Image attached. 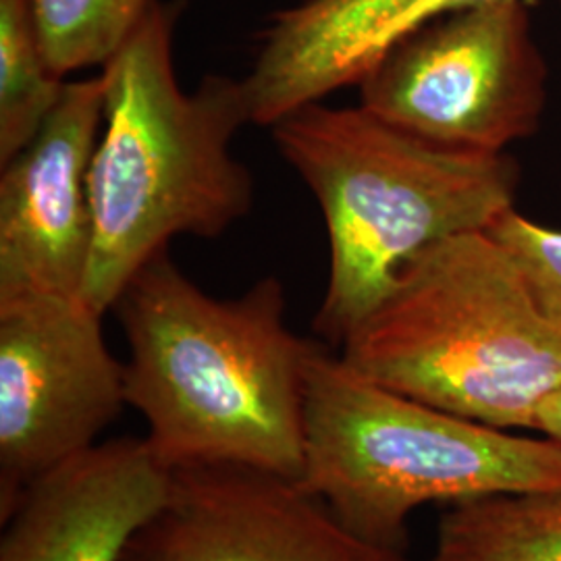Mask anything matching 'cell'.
Instances as JSON below:
<instances>
[{"label":"cell","mask_w":561,"mask_h":561,"mask_svg":"<svg viewBox=\"0 0 561 561\" xmlns=\"http://www.w3.org/2000/svg\"><path fill=\"white\" fill-rule=\"evenodd\" d=\"M121 561H403L347 530L300 479L248 466L173 470Z\"/></svg>","instance_id":"cell-8"},{"label":"cell","mask_w":561,"mask_h":561,"mask_svg":"<svg viewBox=\"0 0 561 561\" xmlns=\"http://www.w3.org/2000/svg\"><path fill=\"white\" fill-rule=\"evenodd\" d=\"M431 561H447L445 560V558H442V556H439V553H435V558H433V560Z\"/></svg>","instance_id":"cell-17"},{"label":"cell","mask_w":561,"mask_h":561,"mask_svg":"<svg viewBox=\"0 0 561 561\" xmlns=\"http://www.w3.org/2000/svg\"><path fill=\"white\" fill-rule=\"evenodd\" d=\"M65 83L44 57L32 0H0V164L36 138Z\"/></svg>","instance_id":"cell-13"},{"label":"cell","mask_w":561,"mask_h":561,"mask_svg":"<svg viewBox=\"0 0 561 561\" xmlns=\"http://www.w3.org/2000/svg\"><path fill=\"white\" fill-rule=\"evenodd\" d=\"M180 7L152 0L102 69L104 131L90 167L92 254L81 298L113 310L127 283L175 236L217 238L252 208L250 171L231 140L252 121L243 80L175 76Z\"/></svg>","instance_id":"cell-2"},{"label":"cell","mask_w":561,"mask_h":561,"mask_svg":"<svg viewBox=\"0 0 561 561\" xmlns=\"http://www.w3.org/2000/svg\"><path fill=\"white\" fill-rule=\"evenodd\" d=\"M358 85L360 106L401 131L503 152L539 129L547 67L526 0H482L400 42Z\"/></svg>","instance_id":"cell-6"},{"label":"cell","mask_w":561,"mask_h":561,"mask_svg":"<svg viewBox=\"0 0 561 561\" xmlns=\"http://www.w3.org/2000/svg\"><path fill=\"white\" fill-rule=\"evenodd\" d=\"M300 481L356 537L401 553L422 503L561 491V445L405 398L314 343Z\"/></svg>","instance_id":"cell-5"},{"label":"cell","mask_w":561,"mask_h":561,"mask_svg":"<svg viewBox=\"0 0 561 561\" xmlns=\"http://www.w3.org/2000/svg\"><path fill=\"white\" fill-rule=\"evenodd\" d=\"M104 78L67 81L36 138L2 164L0 300L81 296L92 254L90 167Z\"/></svg>","instance_id":"cell-9"},{"label":"cell","mask_w":561,"mask_h":561,"mask_svg":"<svg viewBox=\"0 0 561 561\" xmlns=\"http://www.w3.org/2000/svg\"><path fill=\"white\" fill-rule=\"evenodd\" d=\"M271 129L327 222L331 268L314 331L331 345L350 337L424 250L489 231L514 208L518 167L505 152L422 140L364 106L310 102Z\"/></svg>","instance_id":"cell-3"},{"label":"cell","mask_w":561,"mask_h":561,"mask_svg":"<svg viewBox=\"0 0 561 561\" xmlns=\"http://www.w3.org/2000/svg\"><path fill=\"white\" fill-rule=\"evenodd\" d=\"M482 0H301L273 15L243 80L252 123L358 85L400 42Z\"/></svg>","instance_id":"cell-11"},{"label":"cell","mask_w":561,"mask_h":561,"mask_svg":"<svg viewBox=\"0 0 561 561\" xmlns=\"http://www.w3.org/2000/svg\"><path fill=\"white\" fill-rule=\"evenodd\" d=\"M113 310L129 343L125 401L148 422L146 442L171 472L231 463L301 479L314 341L287 329L277 277L217 300L162 250Z\"/></svg>","instance_id":"cell-1"},{"label":"cell","mask_w":561,"mask_h":561,"mask_svg":"<svg viewBox=\"0 0 561 561\" xmlns=\"http://www.w3.org/2000/svg\"><path fill=\"white\" fill-rule=\"evenodd\" d=\"M81 296L0 300V520L21 493L96 445L125 401V364Z\"/></svg>","instance_id":"cell-7"},{"label":"cell","mask_w":561,"mask_h":561,"mask_svg":"<svg viewBox=\"0 0 561 561\" xmlns=\"http://www.w3.org/2000/svg\"><path fill=\"white\" fill-rule=\"evenodd\" d=\"M152 0H32L42 50L65 78L104 67L136 32Z\"/></svg>","instance_id":"cell-14"},{"label":"cell","mask_w":561,"mask_h":561,"mask_svg":"<svg viewBox=\"0 0 561 561\" xmlns=\"http://www.w3.org/2000/svg\"><path fill=\"white\" fill-rule=\"evenodd\" d=\"M341 360L405 398L493 428L537 431L561 387V333L489 231L424 250L341 343Z\"/></svg>","instance_id":"cell-4"},{"label":"cell","mask_w":561,"mask_h":561,"mask_svg":"<svg viewBox=\"0 0 561 561\" xmlns=\"http://www.w3.org/2000/svg\"><path fill=\"white\" fill-rule=\"evenodd\" d=\"M514 254L545 317L561 333V229L507 210L489 229Z\"/></svg>","instance_id":"cell-15"},{"label":"cell","mask_w":561,"mask_h":561,"mask_svg":"<svg viewBox=\"0 0 561 561\" xmlns=\"http://www.w3.org/2000/svg\"><path fill=\"white\" fill-rule=\"evenodd\" d=\"M447 561H561V491L456 503L439 522Z\"/></svg>","instance_id":"cell-12"},{"label":"cell","mask_w":561,"mask_h":561,"mask_svg":"<svg viewBox=\"0 0 561 561\" xmlns=\"http://www.w3.org/2000/svg\"><path fill=\"white\" fill-rule=\"evenodd\" d=\"M171 482L146 437L96 443L21 493L2 520L0 561H121Z\"/></svg>","instance_id":"cell-10"},{"label":"cell","mask_w":561,"mask_h":561,"mask_svg":"<svg viewBox=\"0 0 561 561\" xmlns=\"http://www.w3.org/2000/svg\"><path fill=\"white\" fill-rule=\"evenodd\" d=\"M537 431H541L547 439L561 445V387L542 401Z\"/></svg>","instance_id":"cell-16"}]
</instances>
